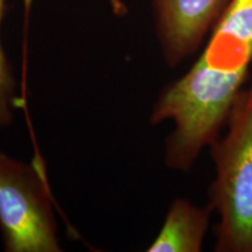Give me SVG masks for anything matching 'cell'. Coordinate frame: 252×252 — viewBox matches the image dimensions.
Masks as SVG:
<instances>
[{
  "label": "cell",
  "instance_id": "cell-5",
  "mask_svg": "<svg viewBox=\"0 0 252 252\" xmlns=\"http://www.w3.org/2000/svg\"><path fill=\"white\" fill-rule=\"evenodd\" d=\"M210 207H198L187 198H176L167 212L149 252H200L209 230Z\"/></svg>",
  "mask_w": 252,
  "mask_h": 252
},
{
  "label": "cell",
  "instance_id": "cell-3",
  "mask_svg": "<svg viewBox=\"0 0 252 252\" xmlns=\"http://www.w3.org/2000/svg\"><path fill=\"white\" fill-rule=\"evenodd\" d=\"M0 230L7 252H56L60 244L46 174L0 152Z\"/></svg>",
  "mask_w": 252,
  "mask_h": 252
},
{
  "label": "cell",
  "instance_id": "cell-2",
  "mask_svg": "<svg viewBox=\"0 0 252 252\" xmlns=\"http://www.w3.org/2000/svg\"><path fill=\"white\" fill-rule=\"evenodd\" d=\"M209 150L215 169L208 190V206L217 216L214 249L252 252V72Z\"/></svg>",
  "mask_w": 252,
  "mask_h": 252
},
{
  "label": "cell",
  "instance_id": "cell-6",
  "mask_svg": "<svg viewBox=\"0 0 252 252\" xmlns=\"http://www.w3.org/2000/svg\"><path fill=\"white\" fill-rule=\"evenodd\" d=\"M6 0H0V25L4 17ZM15 81L12 68L0 39V127L8 125L12 121V108L14 106Z\"/></svg>",
  "mask_w": 252,
  "mask_h": 252
},
{
  "label": "cell",
  "instance_id": "cell-4",
  "mask_svg": "<svg viewBox=\"0 0 252 252\" xmlns=\"http://www.w3.org/2000/svg\"><path fill=\"white\" fill-rule=\"evenodd\" d=\"M230 0H151L166 64L174 68L202 48Z\"/></svg>",
  "mask_w": 252,
  "mask_h": 252
},
{
  "label": "cell",
  "instance_id": "cell-1",
  "mask_svg": "<svg viewBox=\"0 0 252 252\" xmlns=\"http://www.w3.org/2000/svg\"><path fill=\"white\" fill-rule=\"evenodd\" d=\"M251 65L252 0H230L194 64L169 83L153 105L152 124H173L165 145L168 168L189 172L222 133Z\"/></svg>",
  "mask_w": 252,
  "mask_h": 252
}]
</instances>
